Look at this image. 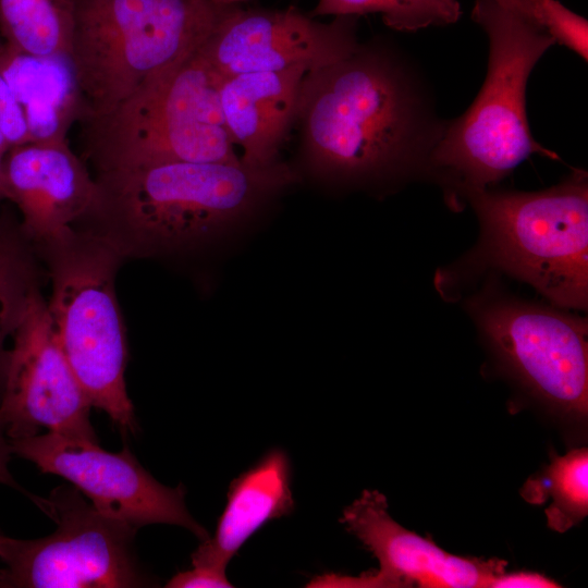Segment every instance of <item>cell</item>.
I'll use <instances>...</instances> for the list:
<instances>
[{"label":"cell","mask_w":588,"mask_h":588,"mask_svg":"<svg viewBox=\"0 0 588 588\" xmlns=\"http://www.w3.org/2000/svg\"><path fill=\"white\" fill-rule=\"evenodd\" d=\"M294 122L314 174L367 185L427 179L446 119L417 62L372 41L305 74Z\"/></svg>","instance_id":"cell-1"},{"label":"cell","mask_w":588,"mask_h":588,"mask_svg":"<svg viewBox=\"0 0 588 588\" xmlns=\"http://www.w3.org/2000/svg\"><path fill=\"white\" fill-rule=\"evenodd\" d=\"M94 177L95 201L74 226L102 237L125 261L203 250L294 181L281 163L242 162H169Z\"/></svg>","instance_id":"cell-2"},{"label":"cell","mask_w":588,"mask_h":588,"mask_svg":"<svg viewBox=\"0 0 588 588\" xmlns=\"http://www.w3.org/2000/svg\"><path fill=\"white\" fill-rule=\"evenodd\" d=\"M471 20L488 38L485 81L467 110L446 120L427 179L453 209L490 188L532 155L559 156L532 136L526 113L528 78L554 40L536 23L497 0H475Z\"/></svg>","instance_id":"cell-3"},{"label":"cell","mask_w":588,"mask_h":588,"mask_svg":"<svg viewBox=\"0 0 588 588\" xmlns=\"http://www.w3.org/2000/svg\"><path fill=\"white\" fill-rule=\"evenodd\" d=\"M70 1L69 60L81 117L109 110L196 52L237 7L209 0Z\"/></svg>","instance_id":"cell-4"},{"label":"cell","mask_w":588,"mask_h":588,"mask_svg":"<svg viewBox=\"0 0 588 588\" xmlns=\"http://www.w3.org/2000/svg\"><path fill=\"white\" fill-rule=\"evenodd\" d=\"M219 76L196 51L81 125L95 173L169 162L238 163L219 97Z\"/></svg>","instance_id":"cell-5"},{"label":"cell","mask_w":588,"mask_h":588,"mask_svg":"<svg viewBox=\"0 0 588 588\" xmlns=\"http://www.w3.org/2000/svg\"><path fill=\"white\" fill-rule=\"evenodd\" d=\"M50 279L47 307L62 350L90 405L123 432H136L125 369L128 343L115 280L123 257L77 226L32 246Z\"/></svg>","instance_id":"cell-6"},{"label":"cell","mask_w":588,"mask_h":588,"mask_svg":"<svg viewBox=\"0 0 588 588\" xmlns=\"http://www.w3.org/2000/svg\"><path fill=\"white\" fill-rule=\"evenodd\" d=\"M481 229L465 272L497 269L563 308L588 302V176L575 169L536 192L492 187L467 196Z\"/></svg>","instance_id":"cell-7"},{"label":"cell","mask_w":588,"mask_h":588,"mask_svg":"<svg viewBox=\"0 0 588 588\" xmlns=\"http://www.w3.org/2000/svg\"><path fill=\"white\" fill-rule=\"evenodd\" d=\"M30 499L56 524L39 539L0 535L3 588H137L155 586L135 551L137 528L100 513L73 486Z\"/></svg>","instance_id":"cell-8"},{"label":"cell","mask_w":588,"mask_h":588,"mask_svg":"<svg viewBox=\"0 0 588 588\" xmlns=\"http://www.w3.org/2000/svg\"><path fill=\"white\" fill-rule=\"evenodd\" d=\"M469 310L503 366L535 396L575 418L588 413L587 322L502 294H483Z\"/></svg>","instance_id":"cell-9"},{"label":"cell","mask_w":588,"mask_h":588,"mask_svg":"<svg viewBox=\"0 0 588 588\" xmlns=\"http://www.w3.org/2000/svg\"><path fill=\"white\" fill-rule=\"evenodd\" d=\"M0 417L9 440L58 434L97 441L90 403L56 333L40 290H29L11 334Z\"/></svg>","instance_id":"cell-10"},{"label":"cell","mask_w":588,"mask_h":588,"mask_svg":"<svg viewBox=\"0 0 588 588\" xmlns=\"http://www.w3.org/2000/svg\"><path fill=\"white\" fill-rule=\"evenodd\" d=\"M12 453L34 463L41 473L58 475L88 498L102 514L135 528L171 524L201 541L210 536L189 514L182 485L157 481L124 445L108 452L97 441L47 432L10 440Z\"/></svg>","instance_id":"cell-11"},{"label":"cell","mask_w":588,"mask_h":588,"mask_svg":"<svg viewBox=\"0 0 588 588\" xmlns=\"http://www.w3.org/2000/svg\"><path fill=\"white\" fill-rule=\"evenodd\" d=\"M379 562V569L360 576L323 574L307 587L330 588H491L506 561L451 554L429 538L395 522L378 490L366 489L340 518Z\"/></svg>","instance_id":"cell-12"},{"label":"cell","mask_w":588,"mask_h":588,"mask_svg":"<svg viewBox=\"0 0 588 588\" xmlns=\"http://www.w3.org/2000/svg\"><path fill=\"white\" fill-rule=\"evenodd\" d=\"M357 17L341 15L322 23L294 7L265 10L237 5L197 52L221 77L294 66L311 71L358 48Z\"/></svg>","instance_id":"cell-13"},{"label":"cell","mask_w":588,"mask_h":588,"mask_svg":"<svg viewBox=\"0 0 588 588\" xmlns=\"http://www.w3.org/2000/svg\"><path fill=\"white\" fill-rule=\"evenodd\" d=\"M8 200L19 228L34 246L74 226L93 206L97 184L68 139L29 142L4 155Z\"/></svg>","instance_id":"cell-14"},{"label":"cell","mask_w":588,"mask_h":588,"mask_svg":"<svg viewBox=\"0 0 588 588\" xmlns=\"http://www.w3.org/2000/svg\"><path fill=\"white\" fill-rule=\"evenodd\" d=\"M305 66L277 72L242 73L219 82L224 123L241 162L254 169L272 168L293 124Z\"/></svg>","instance_id":"cell-15"},{"label":"cell","mask_w":588,"mask_h":588,"mask_svg":"<svg viewBox=\"0 0 588 588\" xmlns=\"http://www.w3.org/2000/svg\"><path fill=\"white\" fill-rule=\"evenodd\" d=\"M292 467L287 453L273 448L234 478L213 537L192 553L193 566L225 573L231 559L264 525L293 513Z\"/></svg>","instance_id":"cell-16"},{"label":"cell","mask_w":588,"mask_h":588,"mask_svg":"<svg viewBox=\"0 0 588 588\" xmlns=\"http://www.w3.org/2000/svg\"><path fill=\"white\" fill-rule=\"evenodd\" d=\"M0 72L24 112L30 142L68 139L82 113L69 57H36L4 45Z\"/></svg>","instance_id":"cell-17"},{"label":"cell","mask_w":588,"mask_h":588,"mask_svg":"<svg viewBox=\"0 0 588 588\" xmlns=\"http://www.w3.org/2000/svg\"><path fill=\"white\" fill-rule=\"evenodd\" d=\"M72 30L70 0H0V34L14 50L69 57Z\"/></svg>","instance_id":"cell-18"},{"label":"cell","mask_w":588,"mask_h":588,"mask_svg":"<svg viewBox=\"0 0 588 588\" xmlns=\"http://www.w3.org/2000/svg\"><path fill=\"white\" fill-rule=\"evenodd\" d=\"M523 498L532 504H551L544 510L547 525L565 532L588 515V450L572 449L551 463L537 478H530L522 489Z\"/></svg>","instance_id":"cell-19"},{"label":"cell","mask_w":588,"mask_h":588,"mask_svg":"<svg viewBox=\"0 0 588 588\" xmlns=\"http://www.w3.org/2000/svg\"><path fill=\"white\" fill-rule=\"evenodd\" d=\"M378 13L397 32L413 33L427 27L448 26L462 15L458 0H319L310 16Z\"/></svg>","instance_id":"cell-20"},{"label":"cell","mask_w":588,"mask_h":588,"mask_svg":"<svg viewBox=\"0 0 588 588\" xmlns=\"http://www.w3.org/2000/svg\"><path fill=\"white\" fill-rule=\"evenodd\" d=\"M536 23L554 40L588 59V22L559 0H527Z\"/></svg>","instance_id":"cell-21"},{"label":"cell","mask_w":588,"mask_h":588,"mask_svg":"<svg viewBox=\"0 0 588 588\" xmlns=\"http://www.w3.org/2000/svg\"><path fill=\"white\" fill-rule=\"evenodd\" d=\"M0 130L10 147L30 142L24 112L0 72Z\"/></svg>","instance_id":"cell-22"},{"label":"cell","mask_w":588,"mask_h":588,"mask_svg":"<svg viewBox=\"0 0 588 588\" xmlns=\"http://www.w3.org/2000/svg\"><path fill=\"white\" fill-rule=\"evenodd\" d=\"M36 282L34 281L22 289L7 304L0 307V400L9 358V350L5 347V342L8 338H11L27 294Z\"/></svg>","instance_id":"cell-23"},{"label":"cell","mask_w":588,"mask_h":588,"mask_svg":"<svg viewBox=\"0 0 588 588\" xmlns=\"http://www.w3.org/2000/svg\"><path fill=\"white\" fill-rule=\"evenodd\" d=\"M168 588H231L225 573L193 566L192 569L176 573L167 584Z\"/></svg>","instance_id":"cell-24"},{"label":"cell","mask_w":588,"mask_h":588,"mask_svg":"<svg viewBox=\"0 0 588 588\" xmlns=\"http://www.w3.org/2000/svg\"><path fill=\"white\" fill-rule=\"evenodd\" d=\"M556 581L535 572H514L500 574L491 588H556Z\"/></svg>","instance_id":"cell-25"},{"label":"cell","mask_w":588,"mask_h":588,"mask_svg":"<svg viewBox=\"0 0 588 588\" xmlns=\"http://www.w3.org/2000/svg\"><path fill=\"white\" fill-rule=\"evenodd\" d=\"M11 454H12V449H11L10 440L5 433V428L0 417V483L7 485L11 488L25 492L28 497H30L29 493H27L24 489L20 487L19 483H16V481L14 480L13 476L11 475L9 470V462H10Z\"/></svg>","instance_id":"cell-26"},{"label":"cell","mask_w":588,"mask_h":588,"mask_svg":"<svg viewBox=\"0 0 588 588\" xmlns=\"http://www.w3.org/2000/svg\"><path fill=\"white\" fill-rule=\"evenodd\" d=\"M500 4L506 9L526 17L527 20L536 23L530 5L527 0H497ZM537 24V23H536Z\"/></svg>","instance_id":"cell-27"},{"label":"cell","mask_w":588,"mask_h":588,"mask_svg":"<svg viewBox=\"0 0 588 588\" xmlns=\"http://www.w3.org/2000/svg\"><path fill=\"white\" fill-rule=\"evenodd\" d=\"M8 199L5 174H4V156L0 155V201Z\"/></svg>","instance_id":"cell-28"},{"label":"cell","mask_w":588,"mask_h":588,"mask_svg":"<svg viewBox=\"0 0 588 588\" xmlns=\"http://www.w3.org/2000/svg\"><path fill=\"white\" fill-rule=\"evenodd\" d=\"M10 145L0 130V155L4 156L10 150Z\"/></svg>","instance_id":"cell-29"},{"label":"cell","mask_w":588,"mask_h":588,"mask_svg":"<svg viewBox=\"0 0 588 588\" xmlns=\"http://www.w3.org/2000/svg\"><path fill=\"white\" fill-rule=\"evenodd\" d=\"M219 5H240V3L246 0H209Z\"/></svg>","instance_id":"cell-30"},{"label":"cell","mask_w":588,"mask_h":588,"mask_svg":"<svg viewBox=\"0 0 588 588\" xmlns=\"http://www.w3.org/2000/svg\"><path fill=\"white\" fill-rule=\"evenodd\" d=\"M3 47H4V42H3V39L1 37V34H0V52L3 49Z\"/></svg>","instance_id":"cell-31"},{"label":"cell","mask_w":588,"mask_h":588,"mask_svg":"<svg viewBox=\"0 0 588 588\" xmlns=\"http://www.w3.org/2000/svg\"><path fill=\"white\" fill-rule=\"evenodd\" d=\"M0 588H3L1 568H0Z\"/></svg>","instance_id":"cell-32"}]
</instances>
